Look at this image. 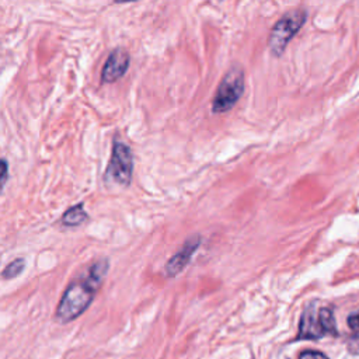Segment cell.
Instances as JSON below:
<instances>
[{
	"label": "cell",
	"mask_w": 359,
	"mask_h": 359,
	"mask_svg": "<svg viewBox=\"0 0 359 359\" xmlns=\"http://www.w3.org/2000/svg\"><path fill=\"white\" fill-rule=\"evenodd\" d=\"M108 268V259L101 258L88 268L87 273L81 279L72 282L66 287L55 313L57 323H70L88 309L98 287L107 276Z\"/></svg>",
	"instance_id": "6da1fadb"
},
{
	"label": "cell",
	"mask_w": 359,
	"mask_h": 359,
	"mask_svg": "<svg viewBox=\"0 0 359 359\" xmlns=\"http://www.w3.org/2000/svg\"><path fill=\"white\" fill-rule=\"evenodd\" d=\"M133 170V157L128 144L121 140H115L112 153L104 174V180L108 184L118 187H128L130 184Z\"/></svg>",
	"instance_id": "7a4b0ae2"
},
{
	"label": "cell",
	"mask_w": 359,
	"mask_h": 359,
	"mask_svg": "<svg viewBox=\"0 0 359 359\" xmlns=\"http://www.w3.org/2000/svg\"><path fill=\"white\" fill-rule=\"evenodd\" d=\"M244 91V74L240 67L230 69L222 79L212 102V111L222 114L234 107Z\"/></svg>",
	"instance_id": "3957f363"
},
{
	"label": "cell",
	"mask_w": 359,
	"mask_h": 359,
	"mask_svg": "<svg viewBox=\"0 0 359 359\" xmlns=\"http://www.w3.org/2000/svg\"><path fill=\"white\" fill-rule=\"evenodd\" d=\"M306 11L304 10H293L286 13L272 28L268 46L272 55L279 56L285 50L287 42L294 36V34L300 29V27L306 21Z\"/></svg>",
	"instance_id": "277c9868"
},
{
	"label": "cell",
	"mask_w": 359,
	"mask_h": 359,
	"mask_svg": "<svg viewBox=\"0 0 359 359\" xmlns=\"http://www.w3.org/2000/svg\"><path fill=\"white\" fill-rule=\"evenodd\" d=\"M201 241H202L201 237L196 234V236L189 237L182 244V247L164 265V273L167 278L177 276L180 272H182V269L189 264L194 252L199 248Z\"/></svg>",
	"instance_id": "5b68a950"
},
{
	"label": "cell",
	"mask_w": 359,
	"mask_h": 359,
	"mask_svg": "<svg viewBox=\"0 0 359 359\" xmlns=\"http://www.w3.org/2000/svg\"><path fill=\"white\" fill-rule=\"evenodd\" d=\"M129 63H130L129 53L123 48L114 49L108 55L104 63V67L101 72L102 83H114L118 79H121L126 73Z\"/></svg>",
	"instance_id": "8992f818"
},
{
	"label": "cell",
	"mask_w": 359,
	"mask_h": 359,
	"mask_svg": "<svg viewBox=\"0 0 359 359\" xmlns=\"http://www.w3.org/2000/svg\"><path fill=\"white\" fill-rule=\"evenodd\" d=\"M324 335V331L320 325L318 316H316L313 304L306 307L303 311L302 320H300V328H299V339H317Z\"/></svg>",
	"instance_id": "52a82bcc"
},
{
	"label": "cell",
	"mask_w": 359,
	"mask_h": 359,
	"mask_svg": "<svg viewBox=\"0 0 359 359\" xmlns=\"http://www.w3.org/2000/svg\"><path fill=\"white\" fill-rule=\"evenodd\" d=\"M87 219H88V215H87V212L84 209V203L80 202V203L69 208L63 213V216L60 219V223L63 226H66V227H76V226L83 224Z\"/></svg>",
	"instance_id": "ba28073f"
},
{
	"label": "cell",
	"mask_w": 359,
	"mask_h": 359,
	"mask_svg": "<svg viewBox=\"0 0 359 359\" xmlns=\"http://www.w3.org/2000/svg\"><path fill=\"white\" fill-rule=\"evenodd\" d=\"M318 321L324 331V334H337V325L332 316V311L330 309H321L318 311Z\"/></svg>",
	"instance_id": "9c48e42d"
},
{
	"label": "cell",
	"mask_w": 359,
	"mask_h": 359,
	"mask_svg": "<svg viewBox=\"0 0 359 359\" xmlns=\"http://www.w3.org/2000/svg\"><path fill=\"white\" fill-rule=\"evenodd\" d=\"M25 268V259L22 258H15L14 261H11L1 272V276L4 279H13L15 276H18Z\"/></svg>",
	"instance_id": "30bf717a"
},
{
	"label": "cell",
	"mask_w": 359,
	"mask_h": 359,
	"mask_svg": "<svg viewBox=\"0 0 359 359\" xmlns=\"http://www.w3.org/2000/svg\"><path fill=\"white\" fill-rule=\"evenodd\" d=\"M8 175V163L4 158H0V189L4 187Z\"/></svg>",
	"instance_id": "8fae6325"
},
{
	"label": "cell",
	"mask_w": 359,
	"mask_h": 359,
	"mask_svg": "<svg viewBox=\"0 0 359 359\" xmlns=\"http://www.w3.org/2000/svg\"><path fill=\"white\" fill-rule=\"evenodd\" d=\"M299 359H328V358L318 351H303Z\"/></svg>",
	"instance_id": "7c38bea8"
},
{
	"label": "cell",
	"mask_w": 359,
	"mask_h": 359,
	"mask_svg": "<svg viewBox=\"0 0 359 359\" xmlns=\"http://www.w3.org/2000/svg\"><path fill=\"white\" fill-rule=\"evenodd\" d=\"M348 324L351 328L353 330H359V311L358 313H353L348 317Z\"/></svg>",
	"instance_id": "4fadbf2b"
}]
</instances>
